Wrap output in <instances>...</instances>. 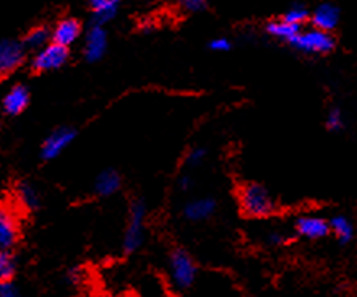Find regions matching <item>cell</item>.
I'll return each mask as SVG.
<instances>
[{
    "instance_id": "obj_14",
    "label": "cell",
    "mask_w": 357,
    "mask_h": 297,
    "mask_svg": "<svg viewBox=\"0 0 357 297\" xmlns=\"http://www.w3.org/2000/svg\"><path fill=\"white\" fill-rule=\"evenodd\" d=\"M340 20V12L335 5L331 3H321L320 7L312 15V23H314V28L321 29V31L330 33L331 29L336 28Z\"/></svg>"
},
{
    "instance_id": "obj_7",
    "label": "cell",
    "mask_w": 357,
    "mask_h": 297,
    "mask_svg": "<svg viewBox=\"0 0 357 297\" xmlns=\"http://www.w3.org/2000/svg\"><path fill=\"white\" fill-rule=\"evenodd\" d=\"M75 137H77V132L75 128L72 127H61L57 128V130H54L43 143L41 158L46 161L57 158L67 146L72 145V142L75 140Z\"/></svg>"
},
{
    "instance_id": "obj_9",
    "label": "cell",
    "mask_w": 357,
    "mask_h": 297,
    "mask_svg": "<svg viewBox=\"0 0 357 297\" xmlns=\"http://www.w3.org/2000/svg\"><path fill=\"white\" fill-rule=\"evenodd\" d=\"M107 49V33L101 24H91L85 36V57L88 62H98Z\"/></svg>"
},
{
    "instance_id": "obj_30",
    "label": "cell",
    "mask_w": 357,
    "mask_h": 297,
    "mask_svg": "<svg viewBox=\"0 0 357 297\" xmlns=\"http://www.w3.org/2000/svg\"><path fill=\"white\" fill-rule=\"evenodd\" d=\"M107 297H117V296H107Z\"/></svg>"
},
{
    "instance_id": "obj_24",
    "label": "cell",
    "mask_w": 357,
    "mask_h": 297,
    "mask_svg": "<svg viewBox=\"0 0 357 297\" xmlns=\"http://www.w3.org/2000/svg\"><path fill=\"white\" fill-rule=\"evenodd\" d=\"M206 158V150L203 146H193L190 151L187 153V156H185V162L188 166H200L202 162H203V160H205Z\"/></svg>"
},
{
    "instance_id": "obj_6",
    "label": "cell",
    "mask_w": 357,
    "mask_h": 297,
    "mask_svg": "<svg viewBox=\"0 0 357 297\" xmlns=\"http://www.w3.org/2000/svg\"><path fill=\"white\" fill-rule=\"evenodd\" d=\"M26 57V47L23 43L13 41V39H5L0 44V72L3 77L22 67Z\"/></svg>"
},
{
    "instance_id": "obj_3",
    "label": "cell",
    "mask_w": 357,
    "mask_h": 297,
    "mask_svg": "<svg viewBox=\"0 0 357 297\" xmlns=\"http://www.w3.org/2000/svg\"><path fill=\"white\" fill-rule=\"evenodd\" d=\"M169 276L177 289H188L197 278V266L185 250L176 249L169 255Z\"/></svg>"
},
{
    "instance_id": "obj_8",
    "label": "cell",
    "mask_w": 357,
    "mask_h": 297,
    "mask_svg": "<svg viewBox=\"0 0 357 297\" xmlns=\"http://www.w3.org/2000/svg\"><path fill=\"white\" fill-rule=\"evenodd\" d=\"M296 232L305 239L315 241L326 237L331 232L330 221L317 215H304L296 220Z\"/></svg>"
},
{
    "instance_id": "obj_20",
    "label": "cell",
    "mask_w": 357,
    "mask_h": 297,
    "mask_svg": "<svg viewBox=\"0 0 357 297\" xmlns=\"http://www.w3.org/2000/svg\"><path fill=\"white\" fill-rule=\"evenodd\" d=\"M17 197L20 205H22L24 210L33 211L39 206V192L34 189L31 184H28V182H23V184L18 185Z\"/></svg>"
},
{
    "instance_id": "obj_15",
    "label": "cell",
    "mask_w": 357,
    "mask_h": 297,
    "mask_svg": "<svg viewBox=\"0 0 357 297\" xmlns=\"http://www.w3.org/2000/svg\"><path fill=\"white\" fill-rule=\"evenodd\" d=\"M122 181L117 171L106 169L96 177L94 181V192L98 197H112L116 192L121 189Z\"/></svg>"
},
{
    "instance_id": "obj_21",
    "label": "cell",
    "mask_w": 357,
    "mask_h": 297,
    "mask_svg": "<svg viewBox=\"0 0 357 297\" xmlns=\"http://www.w3.org/2000/svg\"><path fill=\"white\" fill-rule=\"evenodd\" d=\"M17 271V259L10 250H2L0 254V278L2 281H12Z\"/></svg>"
},
{
    "instance_id": "obj_23",
    "label": "cell",
    "mask_w": 357,
    "mask_h": 297,
    "mask_svg": "<svg viewBox=\"0 0 357 297\" xmlns=\"http://www.w3.org/2000/svg\"><path fill=\"white\" fill-rule=\"evenodd\" d=\"M343 125H344L343 112H341L338 107L331 109V111L328 112V117H326V127H328L330 130L338 132V130H341V128H343Z\"/></svg>"
},
{
    "instance_id": "obj_13",
    "label": "cell",
    "mask_w": 357,
    "mask_h": 297,
    "mask_svg": "<svg viewBox=\"0 0 357 297\" xmlns=\"http://www.w3.org/2000/svg\"><path fill=\"white\" fill-rule=\"evenodd\" d=\"M18 239V224L10 210L3 208L0 213V245L2 250H10Z\"/></svg>"
},
{
    "instance_id": "obj_27",
    "label": "cell",
    "mask_w": 357,
    "mask_h": 297,
    "mask_svg": "<svg viewBox=\"0 0 357 297\" xmlns=\"http://www.w3.org/2000/svg\"><path fill=\"white\" fill-rule=\"evenodd\" d=\"M210 49L215 52H226L231 49V43L226 38H216L210 43Z\"/></svg>"
},
{
    "instance_id": "obj_25",
    "label": "cell",
    "mask_w": 357,
    "mask_h": 297,
    "mask_svg": "<svg viewBox=\"0 0 357 297\" xmlns=\"http://www.w3.org/2000/svg\"><path fill=\"white\" fill-rule=\"evenodd\" d=\"M0 297H22L20 289L12 281H2L0 284Z\"/></svg>"
},
{
    "instance_id": "obj_5",
    "label": "cell",
    "mask_w": 357,
    "mask_h": 297,
    "mask_svg": "<svg viewBox=\"0 0 357 297\" xmlns=\"http://www.w3.org/2000/svg\"><path fill=\"white\" fill-rule=\"evenodd\" d=\"M68 56H70L68 47H63V46H59L56 43H51L44 49H41V51L36 52V56H34L31 61V68L38 73L57 70V68L66 66L68 61Z\"/></svg>"
},
{
    "instance_id": "obj_26",
    "label": "cell",
    "mask_w": 357,
    "mask_h": 297,
    "mask_svg": "<svg viewBox=\"0 0 357 297\" xmlns=\"http://www.w3.org/2000/svg\"><path fill=\"white\" fill-rule=\"evenodd\" d=\"M183 10L187 12H202L206 7V0H178Z\"/></svg>"
},
{
    "instance_id": "obj_22",
    "label": "cell",
    "mask_w": 357,
    "mask_h": 297,
    "mask_svg": "<svg viewBox=\"0 0 357 297\" xmlns=\"http://www.w3.org/2000/svg\"><path fill=\"white\" fill-rule=\"evenodd\" d=\"M309 18V12L304 7H292L289 12H287L282 20H286L287 23L297 24V26H302V23L307 22Z\"/></svg>"
},
{
    "instance_id": "obj_1",
    "label": "cell",
    "mask_w": 357,
    "mask_h": 297,
    "mask_svg": "<svg viewBox=\"0 0 357 297\" xmlns=\"http://www.w3.org/2000/svg\"><path fill=\"white\" fill-rule=\"evenodd\" d=\"M239 201L242 211L252 218L270 216L276 210L275 200L270 192L260 184H247L239 192Z\"/></svg>"
},
{
    "instance_id": "obj_12",
    "label": "cell",
    "mask_w": 357,
    "mask_h": 297,
    "mask_svg": "<svg viewBox=\"0 0 357 297\" xmlns=\"http://www.w3.org/2000/svg\"><path fill=\"white\" fill-rule=\"evenodd\" d=\"M216 210V201L213 198H197L185 203L183 206V216L185 220L197 222V221H205L208 218L213 216V213Z\"/></svg>"
},
{
    "instance_id": "obj_10",
    "label": "cell",
    "mask_w": 357,
    "mask_h": 297,
    "mask_svg": "<svg viewBox=\"0 0 357 297\" xmlns=\"http://www.w3.org/2000/svg\"><path fill=\"white\" fill-rule=\"evenodd\" d=\"M82 34V24L75 18H63L56 24L52 31V43L59 44V46L70 47L73 43L80 38Z\"/></svg>"
},
{
    "instance_id": "obj_16",
    "label": "cell",
    "mask_w": 357,
    "mask_h": 297,
    "mask_svg": "<svg viewBox=\"0 0 357 297\" xmlns=\"http://www.w3.org/2000/svg\"><path fill=\"white\" fill-rule=\"evenodd\" d=\"M121 0H89L94 24H106L117 15Z\"/></svg>"
},
{
    "instance_id": "obj_29",
    "label": "cell",
    "mask_w": 357,
    "mask_h": 297,
    "mask_svg": "<svg viewBox=\"0 0 357 297\" xmlns=\"http://www.w3.org/2000/svg\"><path fill=\"white\" fill-rule=\"evenodd\" d=\"M190 184H192V181H190V177H188V176H182L181 179H178V187H181L182 190L190 189Z\"/></svg>"
},
{
    "instance_id": "obj_11",
    "label": "cell",
    "mask_w": 357,
    "mask_h": 297,
    "mask_svg": "<svg viewBox=\"0 0 357 297\" xmlns=\"http://www.w3.org/2000/svg\"><path fill=\"white\" fill-rule=\"evenodd\" d=\"M3 111L8 116H18L29 104V90L24 85H13L3 96Z\"/></svg>"
},
{
    "instance_id": "obj_18",
    "label": "cell",
    "mask_w": 357,
    "mask_h": 297,
    "mask_svg": "<svg viewBox=\"0 0 357 297\" xmlns=\"http://www.w3.org/2000/svg\"><path fill=\"white\" fill-rule=\"evenodd\" d=\"M52 43V33L49 31L46 26H36L29 29L26 36L23 39V44L26 49H31V51H41L47 46V44Z\"/></svg>"
},
{
    "instance_id": "obj_19",
    "label": "cell",
    "mask_w": 357,
    "mask_h": 297,
    "mask_svg": "<svg viewBox=\"0 0 357 297\" xmlns=\"http://www.w3.org/2000/svg\"><path fill=\"white\" fill-rule=\"evenodd\" d=\"M330 227H331V232H333L335 237L341 242V244H348V242L353 239L354 227L349 222L348 218L333 216L330 220Z\"/></svg>"
},
{
    "instance_id": "obj_28",
    "label": "cell",
    "mask_w": 357,
    "mask_h": 297,
    "mask_svg": "<svg viewBox=\"0 0 357 297\" xmlns=\"http://www.w3.org/2000/svg\"><path fill=\"white\" fill-rule=\"evenodd\" d=\"M268 242H270V244H282V242H284V237H282L280 232H271L270 237H268Z\"/></svg>"
},
{
    "instance_id": "obj_17",
    "label": "cell",
    "mask_w": 357,
    "mask_h": 297,
    "mask_svg": "<svg viewBox=\"0 0 357 297\" xmlns=\"http://www.w3.org/2000/svg\"><path fill=\"white\" fill-rule=\"evenodd\" d=\"M268 34H271L273 38L281 39V41L292 43L297 38V34L301 33V26L297 24L287 23L286 20H278V22H270L266 24Z\"/></svg>"
},
{
    "instance_id": "obj_2",
    "label": "cell",
    "mask_w": 357,
    "mask_h": 297,
    "mask_svg": "<svg viewBox=\"0 0 357 297\" xmlns=\"http://www.w3.org/2000/svg\"><path fill=\"white\" fill-rule=\"evenodd\" d=\"M145 220H146V205L143 200H135L130 205L128 211V222L126 236H123V250L127 254H133L140 249L145 237Z\"/></svg>"
},
{
    "instance_id": "obj_4",
    "label": "cell",
    "mask_w": 357,
    "mask_h": 297,
    "mask_svg": "<svg viewBox=\"0 0 357 297\" xmlns=\"http://www.w3.org/2000/svg\"><path fill=\"white\" fill-rule=\"evenodd\" d=\"M291 44L307 54H328L333 51L335 39L330 33L312 28L309 31H301Z\"/></svg>"
}]
</instances>
